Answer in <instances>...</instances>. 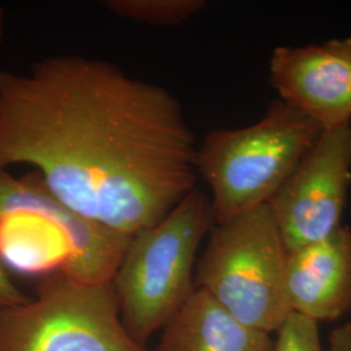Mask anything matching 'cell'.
Here are the masks:
<instances>
[{
	"mask_svg": "<svg viewBox=\"0 0 351 351\" xmlns=\"http://www.w3.org/2000/svg\"><path fill=\"white\" fill-rule=\"evenodd\" d=\"M287 258L274 213L264 204L213 226L194 285L241 323L272 335L291 314Z\"/></svg>",
	"mask_w": 351,
	"mask_h": 351,
	"instance_id": "5b68a950",
	"label": "cell"
},
{
	"mask_svg": "<svg viewBox=\"0 0 351 351\" xmlns=\"http://www.w3.org/2000/svg\"><path fill=\"white\" fill-rule=\"evenodd\" d=\"M326 351H351V323H345L332 330Z\"/></svg>",
	"mask_w": 351,
	"mask_h": 351,
	"instance_id": "5bb4252c",
	"label": "cell"
},
{
	"mask_svg": "<svg viewBox=\"0 0 351 351\" xmlns=\"http://www.w3.org/2000/svg\"><path fill=\"white\" fill-rule=\"evenodd\" d=\"M287 297L290 311L320 324L351 311V229L289 251Z\"/></svg>",
	"mask_w": 351,
	"mask_h": 351,
	"instance_id": "9c48e42d",
	"label": "cell"
},
{
	"mask_svg": "<svg viewBox=\"0 0 351 351\" xmlns=\"http://www.w3.org/2000/svg\"><path fill=\"white\" fill-rule=\"evenodd\" d=\"M113 14L151 26H178L207 7L204 0H107Z\"/></svg>",
	"mask_w": 351,
	"mask_h": 351,
	"instance_id": "8fae6325",
	"label": "cell"
},
{
	"mask_svg": "<svg viewBox=\"0 0 351 351\" xmlns=\"http://www.w3.org/2000/svg\"><path fill=\"white\" fill-rule=\"evenodd\" d=\"M351 186V124L322 132L268 203L287 251L326 239L342 226Z\"/></svg>",
	"mask_w": 351,
	"mask_h": 351,
	"instance_id": "52a82bcc",
	"label": "cell"
},
{
	"mask_svg": "<svg viewBox=\"0 0 351 351\" xmlns=\"http://www.w3.org/2000/svg\"><path fill=\"white\" fill-rule=\"evenodd\" d=\"M0 351H154L130 337L112 281L82 284L62 274L38 281L36 298L0 306Z\"/></svg>",
	"mask_w": 351,
	"mask_h": 351,
	"instance_id": "8992f818",
	"label": "cell"
},
{
	"mask_svg": "<svg viewBox=\"0 0 351 351\" xmlns=\"http://www.w3.org/2000/svg\"><path fill=\"white\" fill-rule=\"evenodd\" d=\"M215 224L211 201L197 186L130 239L112 285L121 322L136 342L146 345L193 294L197 254Z\"/></svg>",
	"mask_w": 351,
	"mask_h": 351,
	"instance_id": "3957f363",
	"label": "cell"
},
{
	"mask_svg": "<svg viewBox=\"0 0 351 351\" xmlns=\"http://www.w3.org/2000/svg\"><path fill=\"white\" fill-rule=\"evenodd\" d=\"M5 25H7V16L4 8L0 5V43L5 37Z\"/></svg>",
	"mask_w": 351,
	"mask_h": 351,
	"instance_id": "9a60e30c",
	"label": "cell"
},
{
	"mask_svg": "<svg viewBox=\"0 0 351 351\" xmlns=\"http://www.w3.org/2000/svg\"><path fill=\"white\" fill-rule=\"evenodd\" d=\"M269 82L280 101L323 132L351 124V38L281 46L269 59Z\"/></svg>",
	"mask_w": 351,
	"mask_h": 351,
	"instance_id": "ba28073f",
	"label": "cell"
},
{
	"mask_svg": "<svg viewBox=\"0 0 351 351\" xmlns=\"http://www.w3.org/2000/svg\"><path fill=\"white\" fill-rule=\"evenodd\" d=\"M197 141L167 88L81 55L0 71V169L26 164L68 208L133 237L197 188Z\"/></svg>",
	"mask_w": 351,
	"mask_h": 351,
	"instance_id": "6da1fadb",
	"label": "cell"
},
{
	"mask_svg": "<svg viewBox=\"0 0 351 351\" xmlns=\"http://www.w3.org/2000/svg\"><path fill=\"white\" fill-rule=\"evenodd\" d=\"M27 300L29 297L17 288L8 269L0 262V306H14Z\"/></svg>",
	"mask_w": 351,
	"mask_h": 351,
	"instance_id": "4fadbf2b",
	"label": "cell"
},
{
	"mask_svg": "<svg viewBox=\"0 0 351 351\" xmlns=\"http://www.w3.org/2000/svg\"><path fill=\"white\" fill-rule=\"evenodd\" d=\"M322 132L277 99L252 125L207 133L195 168L211 190L216 223L268 204Z\"/></svg>",
	"mask_w": 351,
	"mask_h": 351,
	"instance_id": "277c9868",
	"label": "cell"
},
{
	"mask_svg": "<svg viewBox=\"0 0 351 351\" xmlns=\"http://www.w3.org/2000/svg\"><path fill=\"white\" fill-rule=\"evenodd\" d=\"M276 333L274 351H326L319 324L306 316L291 313Z\"/></svg>",
	"mask_w": 351,
	"mask_h": 351,
	"instance_id": "7c38bea8",
	"label": "cell"
},
{
	"mask_svg": "<svg viewBox=\"0 0 351 351\" xmlns=\"http://www.w3.org/2000/svg\"><path fill=\"white\" fill-rule=\"evenodd\" d=\"M274 345L269 333L241 323L195 289L162 329L154 351H274Z\"/></svg>",
	"mask_w": 351,
	"mask_h": 351,
	"instance_id": "30bf717a",
	"label": "cell"
},
{
	"mask_svg": "<svg viewBox=\"0 0 351 351\" xmlns=\"http://www.w3.org/2000/svg\"><path fill=\"white\" fill-rule=\"evenodd\" d=\"M68 208L33 172L0 169V262L20 275L107 284L130 242Z\"/></svg>",
	"mask_w": 351,
	"mask_h": 351,
	"instance_id": "7a4b0ae2",
	"label": "cell"
}]
</instances>
